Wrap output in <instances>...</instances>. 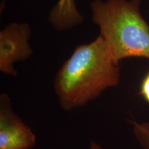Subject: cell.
Returning <instances> with one entry per match:
<instances>
[{
  "mask_svg": "<svg viewBox=\"0 0 149 149\" xmlns=\"http://www.w3.org/2000/svg\"><path fill=\"white\" fill-rule=\"evenodd\" d=\"M35 144L36 136L13 111L8 95H0V149H31Z\"/></svg>",
  "mask_w": 149,
  "mask_h": 149,
  "instance_id": "4",
  "label": "cell"
},
{
  "mask_svg": "<svg viewBox=\"0 0 149 149\" xmlns=\"http://www.w3.org/2000/svg\"><path fill=\"white\" fill-rule=\"evenodd\" d=\"M31 29L26 23L12 22L0 32V71L16 77L14 65L29 59L33 51L29 44Z\"/></svg>",
  "mask_w": 149,
  "mask_h": 149,
  "instance_id": "3",
  "label": "cell"
},
{
  "mask_svg": "<svg viewBox=\"0 0 149 149\" xmlns=\"http://www.w3.org/2000/svg\"><path fill=\"white\" fill-rule=\"evenodd\" d=\"M139 93L145 101L149 104V72L141 81Z\"/></svg>",
  "mask_w": 149,
  "mask_h": 149,
  "instance_id": "7",
  "label": "cell"
},
{
  "mask_svg": "<svg viewBox=\"0 0 149 149\" xmlns=\"http://www.w3.org/2000/svg\"><path fill=\"white\" fill-rule=\"evenodd\" d=\"M48 21L57 31H65L77 26L84 21L76 7L74 0H59L52 8Z\"/></svg>",
  "mask_w": 149,
  "mask_h": 149,
  "instance_id": "5",
  "label": "cell"
},
{
  "mask_svg": "<svg viewBox=\"0 0 149 149\" xmlns=\"http://www.w3.org/2000/svg\"><path fill=\"white\" fill-rule=\"evenodd\" d=\"M120 64L99 35L93 42L78 46L59 68L53 87L64 111L84 107L120 81Z\"/></svg>",
  "mask_w": 149,
  "mask_h": 149,
  "instance_id": "1",
  "label": "cell"
},
{
  "mask_svg": "<svg viewBox=\"0 0 149 149\" xmlns=\"http://www.w3.org/2000/svg\"><path fill=\"white\" fill-rule=\"evenodd\" d=\"M90 146V149H102L101 146L95 141H91Z\"/></svg>",
  "mask_w": 149,
  "mask_h": 149,
  "instance_id": "8",
  "label": "cell"
},
{
  "mask_svg": "<svg viewBox=\"0 0 149 149\" xmlns=\"http://www.w3.org/2000/svg\"><path fill=\"white\" fill-rule=\"evenodd\" d=\"M141 0H93L92 19L117 64L128 57L149 59V25L140 12Z\"/></svg>",
  "mask_w": 149,
  "mask_h": 149,
  "instance_id": "2",
  "label": "cell"
},
{
  "mask_svg": "<svg viewBox=\"0 0 149 149\" xmlns=\"http://www.w3.org/2000/svg\"><path fill=\"white\" fill-rule=\"evenodd\" d=\"M133 131L142 149H149V122H133Z\"/></svg>",
  "mask_w": 149,
  "mask_h": 149,
  "instance_id": "6",
  "label": "cell"
}]
</instances>
